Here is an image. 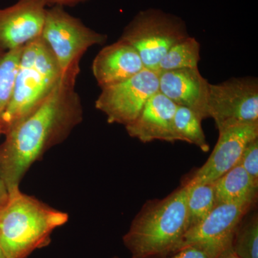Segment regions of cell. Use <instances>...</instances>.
<instances>
[{
	"mask_svg": "<svg viewBox=\"0 0 258 258\" xmlns=\"http://www.w3.org/2000/svg\"><path fill=\"white\" fill-rule=\"evenodd\" d=\"M159 88V74L144 69L130 79L101 88L95 106L106 115L108 123L125 126L137 119Z\"/></svg>",
	"mask_w": 258,
	"mask_h": 258,
	"instance_id": "obj_8",
	"label": "cell"
},
{
	"mask_svg": "<svg viewBox=\"0 0 258 258\" xmlns=\"http://www.w3.org/2000/svg\"><path fill=\"white\" fill-rule=\"evenodd\" d=\"M213 184L215 206L222 203L255 202L258 184L238 164L214 181Z\"/></svg>",
	"mask_w": 258,
	"mask_h": 258,
	"instance_id": "obj_15",
	"label": "cell"
},
{
	"mask_svg": "<svg viewBox=\"0 0 258 258\" xmlns=\"http://www.w3.org/2000/svg\"><path fill=\"white\" fill-rule=\"evenodd\" d=\"M69 220L66 212L23 193L20 187L11 190L0 206V247L8 258H26L47 245L53 231Z\"/></svg>",
	"mask_w": 258,
	"mask_h": 258,
	"instance_id": "obj_2",
	"label": "cell"
},
{
	"mask_svg": "<svg viewBox=\"0 0 258 258\" xmlns=\"http://www.w3.org/2000/svg\"><path fill=\"white\" fill-rule=\"evenodd\" d=\"M200 116L189 108L177 106L174 117V129L176 140L194 144L202 151L208 152L209 145L206 141Z\"/></svg>",
	"mask_w": 258,
	"mask_h": 258,
	"instance_id": "obj_18",
	"label": "cell"
},
{
	"mask_svg": "<svg viewBox=\"0 0 258 258\" xmlns=\"http://www.w3.org/2000/svg\"><path fill=\"white\" fill-rule=\"evenodd\" d=\"M200 45L195 37H188L166 52L158 66L157 73L198 68Z\"/></svg>",
	"mask_w": 258,
	"mask_h": 258,
	"instance_id": "obj_16",
	"label": "cell"
},
{
	"mask_svg": "<svg viewBox=\"0 0 258 258\" xmlns=\"http://www.w3.org/2000/svg\"><path fill=\"white\" fill-rule=\"evenodd\" d=\"M144 69L138 52L120 39L101 49L92 64L93 76L101 88L130 79Z\"/></svg>",
	"mask_w": 258,
	"mask_h": 258,
	"instance_id": "obj_14",
	"label": "cell"
},
{
	"mask_svg": "<svg viewBox=\"0 0 258 258\" xmlns=\"http://www.w3.org/2000/svg\"><path fill=\"white\" fill-rule=\"evenodd\" d=\"M186 186L166 198L147 204L123 237L134 258L175 252L188 230Z\"/></svg>",
	"mask_w": 258,
	"mask_h": 258,
	"instance_id": "obj_3",
	"label": "cell"
},
{
	"mask_svg": "<svg viewBox=\"0 0 258 258\" xmlns=\"http://www.w3.org/2000/svg\"><path fill=\"white\" fill-rule=\"evenodd\" d=\"M159 74V91L177 106L189 108L202 118H209L210 83L198 68L164 71Z\"/></svg>",
	"mask_w": 258,
	"mask_h": 258,
	"instance_id": "obj_12",
	"label": "cell"
},
{
	"mask_svg": "<svg viewBox=\"0 0 258 258\" xmlns=\"http://www.w3.org/2000/svg\"><path fill=\"white\" fill-rule=\"evenodd\" d=\"M188 37L186 25L181 19L152 9L136 15L120 39L138 52L145 69L157 73L159 62L166 52Z\"/></svg>",
	"mask_w": 258,
	"mask_h": 258,
	"instance_id": "obj_5",
	"label": "cell"
},
{
	"mask_svg": "<svg viewBox=\"0 0 258 258\" xmlns=\"http://www.w3.org/2000/svg\"><path fill=\"white\" fill-rule=\"evenodd\" d=\"M252 204L242 202L217 205L205 220L186 232L176 250L198 245L217 257L232 244L237 227Z\"/></svg>",
	"mask_w": 258,
	"mask_h": 258,
	"instance_id": "obj_9",
	"label": "cell"
},
{
	"mask_svg": "<svg viewBox=\"0 0 258 258\" xmlns=\"http://www.w3.org/2000/svg\"><path fill=\"white\" fill-rule=\"evenodd\" d=\"M216 258H240L237 254L235 253L232 244L224 249L223 251L219 254Z\"/></svg>",
	"mask_w": 258,
	"mask_h": 258,
	"instance_id": "obj_23",
	"label": "cell"
},
{
	"mask_svg": "<svg viewBox=\"0 0 258 258\" xmlns=\"http://www.w3.org/2000/svg\"><path fill=\"white\" fill-rule=\"evenodd\" d=\"M258 138V122L230 125L219 130L211 155L187 184H210L237 165L247 144Z\"/></svg>",
	"mask_w": 258,
	"mask_h": 258,
	"instance_id": "obj_10",
	"label": "cell"
},
{
	"mask_svg": "<svg viewBox=\"0 0 258 258\" xmlns=\"http://www.w3.org/2000/svg\"><path fill=\"white\" fill-rule=\"evenodd\" d=\"M48 4H55L56 5H70L79 3L83 0H47Z\"/></svg>",
	"mask_w": 258,
	"mask_h": 258,
	"instance_id": "obj_25",
	"label": "cell"
},
{
	"mask_svg": "<svg viewBox=\"0 0 258 258\" xmlns=\"http://www.w3.org/2000/svg\"><path fill=\"white\" fill-rule=\"evenodd\" d=\"M0 258H8L5 255L4 252H3V249L0 247Z\"/></svg>",
	"mask_w": 258,
	"mask_h": 258,
	"instance_id": "obj_26",
	"label": "cell"
},
{
	"mask_svg": "<svg viewBox=\"0 0 258 258\" xmlns=\"http://www.w3.org/2000/svg\"><path fill=\"white\" fill-rule=\"evenodd\" d=\"M47 5V0H19L0 9V51L25 46L41 37Z\"/></svg>",
	"mask_w": 258,
	"mask_h": 258,
	"instance_id": "obj_11",
	"label": "cell"
},
{
	"mask_svg": "<svg viewBox=\"0 0 258 258\" xmlns=\"http://www.w3.org/2000/svg\"><path fill=\"white\" fill-rule=\"evenodd\" d=\"M185 186L187 191L186 206L189 230L205 220L215 208V188L213 183L194 185L186 184Z\"/></svg>",
	"mask_w": 258,
	"mask_h": 258,
	"instance_id": "obj_17",
	"label": "cell"
},
{
	"mask_svg": "<svg viewBox=\"0 0 258 258\" xmlns=\"http://www.w3.org/2000/svg\"><path fill=\"white\" fill-rule=\"evenodd\" d=\"M24 47L0 51V117L13 97Z\"/></svg>",
	"mask_w": 258,
	"mask_h": 258,
	"instance_id": "obj_19",
	"label": "cell"
},
{
	"mask_svg": "<svg viewBox=\"0 0 258 258\" xmlns=\"http://www.w3.org/2000/svg\"><path fill=\"white\" fill-rule=\"evenodd\" d=\"M166 258H216L206 249L198 245H188L172 252Z\"/></svg>",
	"mask_w": 258,
	"mask_h": 258,
	"instance_id": "obj_22",
	"label": "cell"
},
{
	"mask_svg": "<svg viewBox=\"0 0 258 258\" xmlns=\"http://www.w3.org/2000/svg\"><path fill=\"white\" fill-rule=\"evenodd\" d=\"M79 73L64 74L50 95L5 134L0 144V179L8 191L20 187L32 164L83 121L82 103L76 91Z\"/></svg>",
	"mask_w": 258,
	"mask_h": 258,
	"instance_id": "obj_1",
	"label": "cell"
},
{
	"mask_svg": "<svg viewBox=\"0 0 258 258\" xmlns=\"http://www.w3.org/2000/svg\"><path fill=\"white\" fill-rule=\"evenodd\" d=\"M237 164L242 166L258 184V138L247 144Z\"/></svg>",
	"mask_w": 258,
	"mask_h": 258,
	"instance_id": "obj_21",
	"label": "cell"
},
{
	"mask_svg": "<svg viewBox=\"0 0 258 258\" xmlns=\"http://www.w3.org/2000/svg\"><path fill=\"white\" fill-rule=\"evenodd\" d=\"M208 109L218 131L258 122L257 79L233 78L220 84H210Z\"/></svg>",
	"mask_w": 258,
	"mask_h": 258,
	"instance_id": "obj_7",
	"label": "cell"
},
{
	"mask_svg": "<svg viewBox=\"0 0 258 258\" xmlns=\"http://www.w3.org/2000/svg\"><path fill=\"white\" fill-rule=\"evenodd\" d=\"M232 247L240 258H258V217L254 213L236 231Z\"/></svg>",
	"mask_w": 258,
	"mask_h": 258,
	"instance_id": "obj_20",
	"label": "cell"
},
{
	"mask_svg": "<svg viewBox=\"0 0 258 258\" xmlns=\"http://www.w3.org/2000/svg\"><path fill=\"white\" fill-rule=\"evenodd\" d=\"M8 196V189H7L6 186H5L3 181L0 179V206L6 202Z\"/></svg>",
	"mask_w": 258,
	"mask_h": 258,
	"instance_id": "obj_24",
	"label": "cell"
},
{
	"mask_svg": "<svg viewBox=\"0 0 258 258\" xmlns=\"http://www.w3.org/2000/svg\"><path fill=\"white\" fill-rule=\"evenodd\" d=\"M177 105L158 91L153 95L137 119L125 125L127 133L132 138L143 143L155 140L176 142L174 117Z\"/></svg>",
	"mask_w": 258,
	"mask_h": 258,
	"instance_id": "obj_13",
	"label": "cell"
},
{
	"mask_svg": "<svg viewBox=\"0 0 258 258\" xmlns=\"http://www.w3.org/2000/svg\"><path fill=\"white\" fill-rule=\"evenodd\" d=\"M55 56L41 37L25 45L13 97L0 117V136L42 103L63 77Z\"/></svg>",
	"mask_w": 258,
	"mask_h": 258,
	"instance_id": "obj_4",
	"label": "cell"
},
{
	"mask_svg": "<svg viewBox=\"0 0 258 258\" xmlns=\"http://www.w3.org/2000/svg\"><path fill=\"white\" fill-rule=\"evenodd\" d=\"M41 37L50 47L63 74L80 71L83 54L90 47L102 45L107 40L106 35L88 28L60 5L47 10Z\"/></svg>",
	"mask_w": 258,
	"mask_h": 258,
	"instance_id": "obj_6",
	"label": "cell"
}]
</instances>
